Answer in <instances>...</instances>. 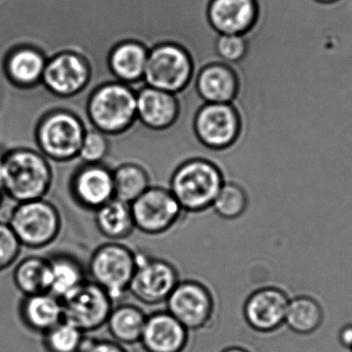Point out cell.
Listing matches in <instances>:
<instances>
[{"instance_id": "obj_1", "label": "cell", "mask_w": 352, "mask_h": 352, "mask_svg": "<svg viewBox=\"0 0 352 352\" xmlns=\"http://www.w3.org/2000/svg\"><path fill=\"white\" fill-rule=\"evenodd\" d=\"M225 181L223 169L214 159L196 155L176 165L169 190L186 214H200L211 209Z\"/></svg>"}, {"instance_id": "obj_2", "label": "cell", "mask_w": 352, "mask_h": 352, "mask_svg": "<svg viewBox=\"0 0 352 352\" xmlns=\"http://www.w3.org/2000/svg\"><path fill=\"white\" fill-rule=\"evenodd\" d=\"M53 181V165L38 150L14 148L4 153L1 187L16 204L45 198Z\"/></svg>"}, {"instance_id": "obj_3", "label": "cell", "mask_w": 352, "mask_h": 352, "mask_svg": "<svg viewBox=\"0 0 352 352\" xmlns=\"http://www.w3.org/2000/svg\"><path fill=\"white\" fill-rule=\"evenodd\" d=\"M138 265V252L122 242L109 241L95 248L89 258V280L104 289L113 302L129 293Z\"/></svg>"}, {"instance_id": "obj_4", "label": "cell", "mask_w": 352, "mask_h": 352, "mask_svg": "<svg viewBox=\"0 0 352 352\" xmlns=\"http://www.w3.org/2000/svg\"><path fill=\"white\" fill-rule=\"evenodd\" d=\"M8 223L23 247L43 249L53 244L62 229V217L57 207L45 200L18 203Z\"/></svg>"}, {"instance_id": "obj_5", "label": "cell", "mask_w": 352, "mask_h": 352, "mask_svg": "<svg viewBox=\"0 0 352 352\" xmlns=\"http://www.w3.org/2000/svg\"><path fill=\"white\" fill-rule=\"evenodd\" d=\"M85 132L82 122L72 114H50L37 128V150L52 163L64 165L78 161Z\"/></svg>"}, {"instance_id": "obj_6", "label": "cell", "mask_w": 352, "mask_h": 352, "mask_svg": "<svg viewBox=\"0 0 352 352\" xmlns=\"http://www.w3.org/2000/svg\"><path fill=\"white\" fill-rule=\"evenodd\" d=\"M89 115L99 132H125L136 118V94L126 83H111L95 91L89 101Z\"/></svg>"}, {"instance_id": "obj_7", "label": "cell", "mask_w": 352, "mask_h": 352, "mask_svg": "<svg viewBox=\"0 0 352 352\" xmlns=\"http://www.w3.org/2000/svg\"><path fill=\"white\" fill-rule=\"evenodd\" d=\"M130 207L136 231L153 237L175 229L186 214L169 188L162 186H151Z\"/></svg>"}, {"instance_id": "obj_8", "label": "cell", "mask_w": 352, "mask_h": 352, "mask_svg": "<svg viewBox=\"0 0 352 352\" xmlns=\"http://www.w3.org/2000/svg\"><path fill=\"white\" fill-rule=\"evenodd\" d=\"M167 311L188 332L205 330L215 315V299L205 283L195 279L180 280L165 302Z\"/></svg>"}, {"instance_id": "obj_9", "label": "cell", "mask_w": 352, "mask_h": 352, "mask_svg": "<svg viewBox=\"0 0 352 352\" xmlns=\"http://www.w3.org/2000/svg\"><path fill=\"white\" fill-rule=\"evenodd\" d=\"M179 281V273L173 262L138 252V265L129 293L142 305H161L165 304Z\"/></svg>"}, {"instance_id": "obj_10", "label": "cell", "mask_w": 352, "mask_h": 352, "mask_svg": "<svg viewBox=\"0 0 352 352\" xmlns=\"http://www.w3.org/2000/svg\"><path fill=\"white\" fill-rule=\"evenodd\" d=\"M61 301L64 322L86 335L103 328L115 306L109 293L89 279Z\"/></svg>"}, {"instance_id": "obj_11", "label": "cell", "mask_w": 352, "mask_h": 352, "mask_svg": "<svg viewBox=\"0 0 352 352\" xmlns=\"http://www.w3.org/2000/svg\"><path fill=\"white\" fill-rule=\"evenodd\" d=\"M201 146L212 155L231 152L239 134V120L229 103H206L195 121Z\"/></svg>"}, {"instance_id": "obj_12", "label": "cell", "mask_w": 352, "mask_h": 352, "mask_svg": "<svg viewBox=\"0 0 352 352\" xmlns=\"http://www.w3.org/2000/svg\"><path fill=\"white\" fill-rule=\"evenodd\" d=\"M292 296L285 287H258L244 301L242 313L248 328L258 334L272 335L285 327L287 306Z\"/></svg>"}, {"instance_id": "obj_13", "label": "cell", "mask_w": 352, "mask_h": 352, "mask_svg": "<svg viewBox=\"0 0 352 352\" xmlns=\"http://www.w3.org/2000/svg\"><path fill=\"white\" fill-rule=\"evenodd\" d=\"M192 62L182 48L162 45L148 52L144 79L146 86L166 92H179L190 80Z\"/></svg>"}, {"instance_id": "obj_14", "label": "cell", "mask_w": 352, "mask_h": 352, "mask_svg": "<svg viewBox=\"0 0 352 352\" xmlns=\"http://www.w3.org/2000/svg\"><path fill=\"white\" fill-rule=\"evenodd\" d=\"M69 194L78 207L95 212L115 198L113 167L107 163H80L70 177Z\"/></svg>"}, {"instance_id": "obj_15", "label": "cell", "mask_w": 352, "mask_h": 352, "mask_svg": "<svg viewBox=\"0 0 352 352\" xmlns=\"http://www.w3.org/2000/svg\"><path fill=\"white\" fill-rule=\"evenodd\" d=\"M190 332L167 310L148 314L140 344L146 352H184Z\"/></svg>"}, {"instance_id": "obj_16", "label": "cell", "mask_w": 352, "mask_h": 352, "mask_svg": "<svg viewBox=\"0 0 352 352\" xmlns=\"http://www.w3.org/2000/svg\"><path fill=\"white\" fill-rule=\"evenodd\" d=\"M89 79V68L80 56L62 53L45 64L43 81L45 86L60 96H70L80 92Z\"/></svg>"}, {"instance_id": "obj_17", "label": "cell", "mask_w": 352, "mask_h": 352, "mask_svg": "<svg viewBox=\"0 0 352 352\" xmlns=\"http://www.w3.org/2000/svg\"><path fill=\"white\" fill-rule=\"evenodd\" d=\"M208 16L221 34H245L256 24L258 6L254 0H212Z\"/></svg>"}, {"instance_id": "obj_18", "label": "cell", "mask_w": 352, "mask_h": 352, "mask_svg": "<svg viewBox=\"0 0 352 352\" xmlns=\"http://www.w3.org/2000/svg\"><path fill=\"white\" fill-rule=\"evenodd\" d=\"M176 114L173 93L146 86L136 94V115L152 130H166L175 121Z\"/></svg>"}, {"instance_id": "obj_19", "label": "cell", "mask_w": 352, "mask_h": 352, "mask_svg": "<svg viewBox=\"0 0 352 352\" xmlns=\"http://www.w3.org/2000/svg\"><path fill=\"white\" fill-rule=\"evenodd\" d=\"M20 318L27 329L45 335L63 322L62 301L51 293L27 296L20 304Z\"/></svg>"}, {"instance_id": "obj_20", "label": "cell", "mask_w": 352, "mask_h": 352, "mask_svg": "<svg viewBox=\"0 0 352 352\" xmlns=\"http://www.w3.org/2000/svg\"><path fill=\"white\" fill-rule=\"evenodd\" d=\"M326 320V311L320 300L310 293H299L289 299L285 327L298 336L318 333Z\"/></svg>"}, {"instance_id": "obj_21", "label": "cell", "mask_w": 352, "mask_h": 352, "mask_svg": "<svg viewBox=\"0 0 352 352\" xmlns=\"http://www.w3.org/2000/svg\"><path fill=\"white\" fill-rule=\"evenodd\" d=\"M148 52L138 43H125L118 45L109 58L111 70L138 94L146 87L144 72Z\"/></svg>"}, {"instance_id": "obj_22", "label": "cell", "mask_w": 352, "mask_h": 352, "mask_svg": "<svg viewBox=\"0 0 352 352\" xmlns=\"http://www.w3.org/2000/svg\"><path fill=\"white\" fill-rule=\"evenodd\" d=\"M148 314L140 307L130 303L113 306L107 326L111 340L123 346L140 344Z\"/></svg>"}, {"instance_id": "obj_23", "label": "cell", "mask_w": 352, "mask_h": 352, "mask_svg": "<svg viewBox=\"0 0 352 352\" xmlns=\"http://www.w3.org/2000/svg\"><path fill=\"white\" fill-rule=\"evenodd\" d=\"M94 213L97 231L109 241L122 242L136 231L131 207L127 203L113 198Z\"/></svg>"}, {"instance_id": "obj_24", "label": "cell", "mask_w": 352, "mask_h": 352, "mask_svg": "<svg viewBox=\"0 0 352 352\" xmlns=\"http://www.w3.org/2000/svg\"><path fill=\"white\" fill-rule=\"evenodd\" d=\"M51 267L50 293L62 300L88 280L87 268L69 254H57L49 258Z\"/></svg>"}, {"instance_id": "obj_25", "label": "cell", "mask_w": 352, "mask_h": 352, "mask_svg": "<svg viewBox=\"0 0 352 352\" xmlns=\"http://www.w3.org/2000/svg\"><path fill=\"white\" fill-rule=\"evenodd\" d=\"M197 88L207 103H230L235 95L237 82L230 68L213 64L199 74Z\"/></svg>"}, {"instance_id": "obj_26", "label": "cell", "mask_w": 352, "mask_h": 352, "mask_svg": "<svg viewBox=\"0 0 352 352\" xmlns=\"http://www.w3.org/2000/svg\"><path fill=\"white\" fill-rule=\"evenodd\" d=\"M115 198L131 204L151 184L148 169L140 161H126L113 167Z\"/></svg>"}, {"instance_id": "obj_27", "label": "cell", "mask_w": 352, "mask_h": 352, "mask_svg": "<svg viewBox=\"0 0 352 352\" xmlns=\"http://www.w3.org/2000/svg\"><path fill=\"white\" fill-rule=\"evenodd\" d=\"M14 282L24 297L50 293L51 267L49 258L29 256L21 260L14 269Z\"/></svg>"}, {"instance_id": "obj_28", "label": "cell", "mask_w": 352, "mask_h": 352, "mask_svg": "<svg viewBox=\"0 0 352 352\" xmlns=\"http://www.w3.org/2000/svg\"><path fill=\"white\" fill-rule=\"evenodd\" d=\"M45 57L32 48H20L10 54L6 61V72L14 84L33 86L41 82L45 70Z\"/></svg>"}, {"instance_id": "obj_29", "label": "cell", "mask_w": 352, "mask_h": 352, "mask_svg": "<svg viewBox=\"0 0 352 352\" xmlns=\"http://www.w3.org/2000/svg\"><path fill=\"white\" fill-rule=\"evenodd\" d=\"M248 206L250 198L245 188L237 182L225 181L211 209L219 218L235 220L243 216Z\"/></svg>"}, {"instance_id": "obj_30", "label": "cell", "mask_w": 352, "mask_h": 352, "mask_svg": "<svg viewBox=\"0 0 352 352\" xmlns=\"http://www.w3.org/2000/svg\"><path fill=\"white\" fill-rule=\"evenodd\" d=\"M43 336L47 352H80L87 335L63 320Z\"/></svg>"}, {"instance_id": "obj_31", "label": "cell", "mask_w": 352, "mask_h": 352, "mask_svg": "<svg viewBox=\"0 0 352 352\" xmlns=\"http://www.w3.org/2000/svg\"><path fill=\"white\" fill-rule=\"evenodd\" d=\"M111 155V143L107 134L98 130H86L78 161L82 163H107Z\"/></svg>"}, {"instance_id": "obj_32", "label": "cell", "mask_w": 352, "mask_h": 352, "mask_svg": "<svg viewBox=\"0 0 352 352\" xmlns=\"http://www.w3.org/2000/svg\"><path fill=\"white\" fill-rule=\"evenodd\" d=\"M22 247L8 221L0 220V273L16 262Z\"/></svg>"}, {"instance_id": "obj_33", "label": "cell", "mask_w": 352, "mask_h": 352, "mask_svg": "<svg viewBox=\"0 0 352 352\" xmlns=\"http://www.w3.org/2000/svg\"><path fill=\"white\" fill-rule=\"evenodd\" d=\"M215 47L221 58L237 62L245 55L246 39L243 34H221Z\"/></svg>"}, {"instance_id": "obj_34", "label": "cell", "mask_w": 352, "mask_h": 352, "mask_svg": "<svg viewBox=\"0 0 352 352\" xmlns=\"http://www.w3.org/2000/svg\"><path fill=\"white\" fill-rule=\"evenodd\" d=\"M80 352H128L123 345L111 339H94L85 337Z\"/></svg>"}, {"instance_id": "obj_35", "label": "cell", "mask_w": 352, "mask_h": 352, "mask_svg": "<svg viewBox=\"0 0 352 352\" xmlns=\"http://www.w3.org/2000/svg\"><path fill=\"white\" fill-rule=\"evenodd\" d=\"M339 344L345 349H351L352 346V322H347L341 327L338 332Z\"/></svg>"}, {"instance_id": "obj_36", "label": "cell", "mask_w": 352, "mask_h": 352, "mask_svg": "<svg viewBox=\"0 0 352 352\" xmlns=\"http://www.w3.org/2000/svg\"><path fill=\"white\" fill-rule=\"evenodd\" d=\"M221 352H252L248 351V349H244V347L241 346H230L227 347V349H223Z\"/></svg>"}, {"instance_id": "obj_37", "label": "cell", "mask_w": 352, "mask_h": 352, "mask_svg": "<svg viewBox=\"0 0 352 352\" xmlns=\"http://www.w3.org/2000/svg\"><path fill=\"white\" fill-rule=\"evenodd\" d=\"M6 151L0 149V186H1L2 171H3V156Z\"/></svg>"}, {"instance_id": "obj_38", "label": "cell", "mask_w": 352, "mask_h": 352, "mask_svg": "<svg viewBox=\"0 0 352 352\" xmlns=\"http://www.w3.org/2000/svg\"><path fill=\"white\" fill-rule=\"evenodd\" d=\"M314 1L318 2V3L322 4H333L336 3V2L340 1V0H314Z\"/></svg>"}, {"instance_id": "obj_39", "label": "cell", "mask_w": 352, "mask_h": 352, "mask_svg": "<svg viewBox=\"0 0 352 352\" xmlns=\"http://www.w3.org/2000/svg\"><path fill=\"white\" fill-rule=\"evenodd\" d=\"M4 196H6V194H4L3 189H2L1 186H0V208H1L2 203H3Z\"/></svg>"}, {"instance_id": "obj_40", "label": "cell", "mask_w": 352, "mask_h": 352, "mask_svg": "<svg viewBox=\"0 0 352 352\" xmlns=\"http://www.w3.org/2000/svg\"><path fill=\"white\" fill-rule=\"evenodd\" d=\"M349 351L352 352V346H351V349H349Z\"/></svg>"}]
</instances>
